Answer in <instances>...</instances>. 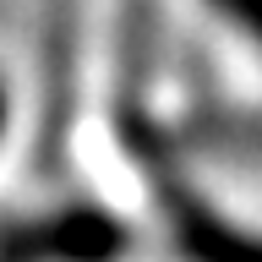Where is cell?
Masks as SVG:
<instances>
[{
  "instance_id": "6da1fadb",
  "label": "cell",
  "mask_w": 262,
  "mask_h": 262,
  "mask_svg": "<svg viewBox=\"0 0 262 262\" xmlns=\"http://www.w3.org/2000/svg\"><path fill=\"white\" fill-rule=\"evenodd\" d=\"M120 224L98 208H71L44 224L0 229V262H110L120 251Z\"/></svg>"
},
{
  "instance_id": "7a4b0ae2",
  "label": "cell",
  "mask_w": 262,
  "mask_h": 262,
  "mask_svg": "<svg viewBox=\"0 0 262 262\" xmlns=\"http://www.w3.org/2000/svg\"><path fill=\"white\" fill-rule=\"evenodd\" d=\"M213 6H219V11H224L229 22L262 49V0H213Z\"/></svg>"
},
{
  "instance_id": "3957f363",
  "label": "cell",
  "mask_w": 262,
  "mask_h": 262,
  "mask_svg": "<svg viewBox=\"0 0 262 262\" xmlns=\"http://www.w3.org/2000/svg\"><path fill=\"white\" fill-rule=\"evenodd\" d=\"M0 131H6V88H0Z\"/></svg>"
}]
</instances>
